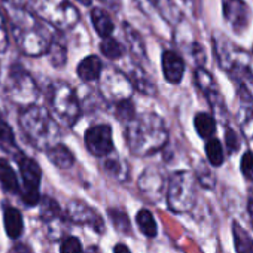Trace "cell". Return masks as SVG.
<instances>
[{"mask_svg": "<svg viewBox=\"0 0 253 253\" xmlns=\"http://www.w3.org/2000/svg\"><path fill=\"white\" fill-rule=\"evenodd\" d=\"M0 149H3L5 152L12 154L15 157L21 154L18 146H17L12 128L9 126V124L5 122L3 119H0Z\"/></svg>", "mask_w": 253, "mask_h": 253, "instance_id": "obj_25", "label": "cell"}, {"mask_svg": "<svg viewBox=\"0 0 253 253\" xmlns=\"http://www.w3.org/2000/svg\"><path fill=\"white\" fill-rule=\"evenodd\" d=\"M161 67H163V75L167 82L173 85H179L182 82L185 76L186 64L177 52L170 51V49L164 51L161 57Z\"/></svg>", "mask_w": 253, "mask_h": 253, "instance_id": "obj_15", "label": "cell"}, {"mask_svg": "<svg viewBox=\"0 0 253 253\" xmlns=\"http://www.w3.org/2000/svg\"><path fill=\"white\" fill-rule=\"evenodd\" d=\"M3 217H5V229H6V234L11 238H18L23 234V229H24L23 216H21L20 210L15 209V207L6 206L5 207Z\"/></svg>", "mask_w": 253, "mask_h": 253, "instance_id": "obj_20", "label": "cell"}, {"mask_svg": "<svg viewBox=\"0 0 253 253\" xmlns=\"http://www.w3.org/2000/svg\"><path fill=\"white\" fill-rule=\"evenodd\" d=\"M14 35L21 51L27 55H41L48 51L52 36L49 30L41 26L32 15H21L15 20Z\"/></svg>", "mask_w": 253, "mask_h": 253, "instance_id": "obj_4", "label": "cell"}, {"mask_svg": "<svg viewBox=\"0 0 253 253\" xmlns=\"http://www.w3.org/2000/svg\"><path fill=\"white\" fill-rule=\"evenodd\" d=\"M61 253H84L81 241L76 237H69L61 244Z\"/></svg>", "mask_w": 253, "mask_h": 253, "instance_id": "obj_36", "label": "cell"}, {"mask_svg": "<svg viewBox=\"0 0 253 253\" xmlns=\"http://www.w3.org/2000/svg\"><path fill=\"white\" fill-rule=\"evenodd\" d=\"M103 63L97 55H89L78 64V76L82 82H94L100 78Z\"/></svg>", "mask_w": 253, "mask_h": 253, "instance_id": "obj_17", "label": "cell"}, {"mask_svg": "<svg viewBox=\"0 0 253 253\" xmlns=\"http://www.w3.org/2000/svg\"><path fill=\"white\" fill-rule=\"evenodd\" d=\"M76 2H79V3L84 5V6H89V5L92 3V0H76Z\"/></svg>", "mask_w": 253, "mask_h": 253, "instance_id": "obj_42", "label": "cell"}, {"mask_svg": "<svg viewBox=\"0 0 253 253\" xmlns=\"http://www.w3.org/2000/svg\"><path fill=\"white\" fill-rule=\"evenodd\" d=\"M104 158H107L104 163V169L107 170V173H110L113 176L122 174V163L118 158H109V155H106Z\"/></svg>", "mask_w": 253, "mask_h": 253, "instance_id": "obj_37", "label": "cell"}, {"mask_svg": "<svg viewBox=\"0 0 253 253\" xmlns=\"http://www.w3.org/2000/svg\"><path fill=\"white\" fill-rule=\"evenodd\" d=\"M100 49H101L103 55L109 60H119L124 55L122 45L112 36L103 38V41L100 43Z\"/></svg>", "mask_w": 253, "mask_h": 253, "instance_id": "obj_27", "label": "cell"}, {"mask_svg": "<svg viewBox=\"0 0 253 253\" xmlns=\"http://www.w3.org/2000/svg\"><path fill=\"white\" fill-rule=\"evenodd\" d=\"M115 115L119 121H124L128 124L131 119H134L136 116V109H134V103L130 98H122L116 101V109H115Z\"/></svg>", "mask_w": 253, "mask_h": 253, "instance_id": "obj_31", "label": "cell"}, {"mask_svg": "<svg viewBox=\"0 0 253 253\" xmlns=\"http://www.w3.org/2000/svg\"><path fill=\"white\" fill-rule=\"evenodd\" d=\"M85 145L86 149L98 158H104L113 151L112 140V128L107 124L94 125L85 133Z\"/></svg>", "mask_w": 253, "mask_h": 253, "instance_id": "obj_11", "label": "cell"}, {"mask_svg": "<svg viewBox=\"0 0 253 253\" xmlns=\"http://www.w3.org/2000/svg\"><path fill=\"white\" fill-rule=\"evenodd\" d=\"M124 33H125L126 42H128L130 46H131V51L139 57H145L146 49H145V43H143L142 36L133 27H130L128 24H124Z\"/></svg>", "mask_w": 253, "mask_h": 253, "instance_id": "obj_29", "label": "cell"}, {"mask_svg": "<svg viewBox=\"0 0 253 253\" xmlns=\"http://www.w3.org/2000/svg\"><path fill=\"white\" fill-rule=\"evenodd\" d=\"M46 154H48V158L49 161L58 167V169H63V170H67L70 169L73 164H75V157L73 154L70 152V149L67 146H64L63 143H55L52 145L51 148L46 149Z\"/></svg>", "mask_w": 253, "mask_h": 253, "instance_id": "obj_18", "label": "cell"}, {"mask_svg": "<svg viewBox=\"0 0 253 253\" xmlns=\"http://www.w3.org/2000/svg\"><path fill=\"white\" fill-rule=\"evenodd\" d=\"M20 126L24 137L38 149H48L58 143V124L43 107L33 104L26 106L20 115Z\"/></svg>", "mask_w": 253, "mask_h": 253, "instance_id": "obj_3", "label": "cell"}, {"mask_svg": "<svg viewBox=\"0 0 253 253\" xmlns=\"http://www.w3.org/2000/svg\"><path fill=\"white\" fill-rule=\"evenodd\" d=\"M91 21H92V26H94L95 32L98 33V36H101V38L112 36V33L115 30V26H113V21H112L110 15L104 9L94 8L91 11Z\"/></svg>", "mask_w": 253, "mask_h": 253, "instance_id": "obj_21", "label": "cell"}, {"mask_svg": "<svg viewBox=\"0 0 253 253\" xmlns=\"http://www.w3.org/2000/svg\"><path fill=\"white\" fill-rule=\"evenodd\" d=\"M213 48L219 67L237 82V86H243L253 94V67L250 55L235 46L220 32L213 33Z\"/></svg>", "mask_w": 253, "mask_h": 253, "instance_id": "obj_2", "label": "cell"}, {"mask_svg": "<svg viewBox=\"0 0 253 253\" xmlns=\"http://www.w3.org/2000/svg\"><path fill=\"white\" fill-rule=\"evenodd\" d=\"M195 179H197V183H200L203 188L206 189H213L214 185H216V176L213 174V171L206 166V164H200V169H197V173H195Z\"/></svg>", "mask_w": 253, "mask_h": 253, "instance_id": "obj_32", "label": "cell"}, {"mask_svg": "<svg viewBox=\"0 0 253 253\" xmlns=\"http://www.w3.org/2000/svg\"><path fill=\"white\" fill-rule=\"evenodd\" d=\"M126 79H128L130 84L142 94H146V95L157 94V88H155L154 82L148 78L146 72L140 66H131L128 70H126Z\"/></svg>", "mask_w": 253, "mask_h": 253, "instance_id": "obj_16", "label": "cell"}, {"mask_svg": "<svg viewBox=\"0 0 253 253\" xmlns=\"http://www.w3.org/2000/svg\"><path fill=\"white\" fill-rule=\"evenodd\" d=\"M232 238L235 253H253V238L237 220L232 222Z\"/></svg>", "mask_w": 253, "mask_h": 253, "instance_id": "obj_23", "label": "cell"}, {"mask_svg": "<svg viewBox=\"0 0 253 253\" xmlns=\"http://www.w3.org/2000/svg\"><path fill=\"white\" fill-rule=\"evenodd\" d=\"M113 253H131V250L122 243H118L113 249Z\"/></svg>", "mask_w": 253, "mask_h": 253, "instance_id": "obj_41", "label": "cell"}, {"mask_svg": "<svg viewBox=\"0 0 253 253\" xmlns=\"http://www.w3.org/2000/svg\"><path fill=\"white\" fill-rule=\"evenodd\" d=\"M46 52L49 54L51 63L55 67H60V66L66 64V48H64V45H61L55 39H52V42H51V45H49Z\"/></svg>", "mask_w": 253, "mask_h": 253, "instance_id": "obj_33", "label": "cell"}, {"mask_svg": "<svg viewBox=\"0 0 253 253\" xmlns=\"http://www.w3.org/2000/svg\"><path fill=\"white\" fill-rule=\"evenodd\" d=\"M8 94L9 97L18 103V104H26L30 106L38 94L36 85L30 75L20 66H12L9 76H8Z\"/></svg>", "mask_w": 253, "mask_h": 253, "instance_id": "obj_9", "label": "cell"}, {"mask_svg": "<svg viewBox=\"0 0 253 253\" xmlns=\"http://www.w3.org/2000/svg\"><path fill=\"white\" fill-rule=\"evenodd\" d=\"M204 151H206V157H207V161L210 163V166L220 167L223 164L225 152H223V145L219 139H216V137L207 139L206 145H204Z\"/></svg>", "mask_w": 253, "mask_h": 253, "instance_id": "obj_24", "label": "cell"}, {"mask_svg": "<svg viewBox=\"0 0 253 253\" xmlns=\"http://www.w3.org/2000/svg\"><path fill=\"white\" fill-rule=\"evenodd\" d=\"M107 214L113 223V226L119 231V232H124L125 235H128L131 232V223H130V219L126 216L124 211L118 210V209H109L107 210Z\"/></svg>", "mask_w": 253, "mask_h": 253, "instance_id": "obj_30", "label": "cell"}, {"mask_svg": "<svg viewBox=\"0 0 253 253\" xmlns=\"http://www.w3.org/2000/svg\"><path fill=\"white\" fill-rule=\"evenodd\" d=\"M21 250H23V247H17L15 250H12L11 253H21Z\"/></svg>", "mask_w": 253, "mask_h": 253, "instance_id": "obj_43", "label": "cell"}, {"mask_svg": "<svg viewBox=\"0 0 253 253\" xmlns=\"http://www.w3.org/2000/svg\"><path fill=\"white\" fill-rule=\"evenodd\" d=\"M130 151L139 157H148L161 151L169 142V131L164 119L152 112L134 116L125 133Z\"/></svg>", "mask_w": 253, "mask_h": 253, "instance_id": "obj_1", "label": "cell"}, {"mask_svg": "<svg viewBox=\"0 0 253 253\" xmlns=\"http://www.w3.org/2000/svg\"><path fill=\"white\" fill-rule=\"evenodd\" d=\"M67 217L75 223L89 225L98 232H103V229H104L103 220L98 216V213L92 207H89L86 203H82V201H70L69 203Z\"/></svg>", "mask_w": 253, "mask_h": 253, "instance_id": "obj_14", "label": "cell"}, {"mask_svg": "<svg viewBox=\"0 0 253 253\" xmlns=\"http://www.w3.org/2000/svg\"><path fill=\"white\" fill-rule=\"evenodd\" d=\"M8 46V38H6V30L3 26V18L0 15V52L5 51Z\"/></svg>", "mask_w": 253, "mask_h": 253, "instance_id": "obj_38", "label": "cell"}, {"mask_svg": "<svg viewBox=\"0 0 253 253\" xmlns=\"http://www.w3.org/2000/svg\"><path fill=\"white\" fill-rule=\"evenodd\" d=\"M240 170L246 180L253 182V152L246 151L240 160Z\"/></svg>", "mask_w": 253, "mask_h": 253, "instance_id": "obj_34", "label": "cell"}, {"mask_svg": "<svg viewBox=\"0 0 253 253\" xmlns=\"http://www.w3.org/2000/svg\"><path fill=\"white\" fill-rule=\"evenodd\" d=\"M48 100L52 112L64 124L73 125L78 121L81 115V106L75 91L66 82H55L51 85Z\"/></svg>", "mask_w": 253, "mask_h": 253, "instance_id": "obj_7", "label": "cell"}, {"mask_svg": "<svg viewBox=\"0 0 253 253\" xmlns=\"http://www.w3.org/2000/svg\"><path fill=\"white\" fill-rule=\"evenodd\" d=\"M194 79H195V85L197 88L201 91V94L206 97L209 106L211 107V110L216 115H226L228 113V107L223 98V94L219 89V85L214 79V76L206 70L203 66H198L194 72Z\"/></svg>", "mask_w": 253, "mask_h": 253, "instance_id": "obj_10", "label": "cell"}, {"mask_svg": "<svg viewBox=\"0 0 253 253\" xmlns=\"http://www.w3.org/2000/svg\"><path fill=\"white\" fill-rule=\"evenodd\" d=\"M222 14L235 35L247 30L250 23V8L244 0H222Z\"/></svg>", "mask_w": 253, "mask_h": 253, "instance_id": "obj_12", "label": "cell"}, {"mask_svg": "<svg viewBox=\"0 0 253 253\" xmlns=\"http://www.w3.org/2000/svg\"><path fill=\"white\" fill-rule=\"evenodd\" d=\"M197 203V179L191 171H176L169 179L167 204L174 213H186Z\"/></svg>", "mask_w": 253, "mask_h": 253, "instance_id": "obj_5", "label": "cell"}, {"mask_svg": "<svg viewBox=\"0 0 253 253\" xmlns=\"http://www.w3.org/2000/svg\"><path fill=\"white\" fill-rule=\"evenodd\" d=\"M194 128L197 131V134L207 140L210 137H214L216 130H217V124L213 115L207 113V112H198L194 116Z\"/></svg>", "mask_w": 253, "mask_h": 253, "instance_id": "obj_19", "label": "cell"}, {"mask_svg": "<svg viewBox=\"0 0 253 253\" xmlns=\"http://www.w3.org/2000/svg\"><path fill=\"white\" fill-rule=\"evenodd\" d=\"M41 217L45 222H52L55 217L61 216V209L58 203L51 197H43L41 201Z\"/></svg>", "mask_w": 253, "mask_h": 253, "instance_id": "obj_28", "label": "cell"}, {"mask_svg": "<svg viewBox=\"0 0 253 253\" xmlns=\"http://www.w3.org/2000/svg\"><path fill=\"white\" fill-rule=\"evenodd\" d=\"M136 222H137V226L140 229V232L149 238H154L157 237V232H158V226H157V222L152 216V213L148 210V209H142L139 210L137 216H136Z\"/></svg>", "mask_w": 253, "mask_h": 253, "instance_id": "obj_26", "label": "cell"}, {"mask_svg": "<svg viewBox=\"0 0 253 253\" xmlns=\"http://www.w3.org/2000/svg\"><path fill=\"white\" fill-rule=\"evenodd\" d=\"M18 160V167H20V173L23 177V191H21V198L24 201V204L27 206H36L41 201V195H39V185H41V177H42V171L39 164L20 154L17 155Z\"/></svg>", "mask_w": 253, "mask_h": 253, "instance_id": "obj_8", "label": "cell"}, {"mask_svg": "<svg viewBox=\"0 0 253 253\" xmlns=\"http://www.w3.org/2000/svg\"><path fill=\"white\" fill-rule=\"evenodd\" d=\"M238 88L237 121L240 131L246 140H253V94L243 86Z\"/></svg>", "mask_w": 253, "mask_h": 253, "instance_id": "obj_13", "label": "cell"}, {"mask_svg": "<svg viewBox=\"0 0 253 253\" xmlns=\"http://www.w3.org/2000/svg\"><path fill=\"white\" fill-rule=\"evenodd\" d=\"M100 2H103L104 5H107L113 11H118L119 9V5H121L119 0H100Z\"/></svg>", "mask_w": 253, "mask_h": 253, "instance_id": "obj_40", "label": "cell"}, {"mask_svg": "<svg viewBox=\"0 0 253 253\" xmlns=\"http://www.w3.org/2000/svg\"><path fill=\"white\" fill-rule=\"evenodd\" d=\"M149 2H151L152 5H155V6H157V3H158V0H149Z\"/></svg>", "mask_w": 253, "mask_h": 253, "instance_id": "obj_44", "label": "cell"}, {"mask_svg": "<svg viewBox=\"0 0 253 253\" xmlns=\"http://www.w3.org/2000/svg\"><path fill=\"white\" fill-rule=\"evenodd\" d=\"M33 11L49 24L69 29L79 20V12L67 0H32Z\"/></svg>", "mask_w": 253, "mask_h": 253, "instance_id": "obj_6", "label": "cell"}, {"mask_svg": "<svg viewBox=\"0 0 253 253\" xmlns=\"http://www.w3.org/2000/svg\"><path fill=\"white\" fill-rule=\"evenodd\" d=\"M247 214L250 217V223H252V228H253V194L247 200Z\"/></svg>", "mask_w": 253, "mask_h": 253, "instance_id": "obj_39", "label": "cell"}, {"mask_svg": "<svg viewBox=\"0 0 253 253\" xmlns=\"http://www.w3.org/2000/svg\"><path fill=\"white\" fill-rule=\"evenodd\" d=\"M225 146L228 154H235L240 149V137L229 125H225Z\"/></svg>", "mask_w": 253, "mask_h": 253, "instance_id": "obj_35", "label": "cell"}, {"mask_svg": "<svg viewBox=\"0 0 253 253\" xmlns=\"http://www.w3.org/2000/svg\"><path fill=\"white\" fill-rule=\"evenodd\" d=\"M0 185H2V188L6 192H11V194L20 192L18 177H17L12 166L9 164V161L5 158H0Z\"/></svg>", "mask_w": 253, "mask_h": 253, "instance_id": "obj_22", "label": "cell"}, {"mask_svg": "<svg viewBox=\"0 0 253 253\" xmlns=\"http://www.w3.org/2000/svg\"><path fill=\"white\" fill-rule=\"evenodd\" d=\"M252 183H253V182H252ZM252 191H253V189H252Z\"/></svg>", "mask_w": 253, "mask_h": 253, "instance_id": "obj_45", "label": "cell"}]
</instances>
